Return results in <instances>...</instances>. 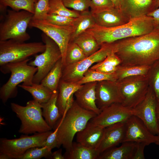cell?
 <instances>
[{
    "mask_svg": "<svg viewBox=\"0 0 159 159\" xmlns=\"http://www.w3.org/2000/svg\"><path fill=\"white\" fill-rule=\"evenodd\" d=\"M114 52L124 66L151 65L159 59V30L114 42Z\"/></svg>",
    "mask_w": 159,
    "mask_h": 159,
    "instance_id": "cell-1",
    "label": "cell"
},
{
    "mask_svg": "<svg viewBox=\"0 0 159 159\" xmlns=\"http://www.w3.org/2000/svg\"><path fill=\"white\" fill-rule=\"evenodd\" d=\"M155 30L153 18L146 16L112 27H104L96 24L86 31L92 35L101 46L122 39L146 34Z\"/></svg>",
    "mask_w": 159,
    "mask_h": 159,
    "instance_id": "cell-2",
    "label": "cell"
},
{
    "mask_svg": "<svg viewBox=\"0 0 159 159\" xmlns=\"http://www.w3.org/2000/svg\"><path fill=\"white\" fill-rule=\"evenodd\" d=\"M97 115L85 110L74 101L62 116L58 125L57 138L59 148L61 145L69 151L71 148L75 134L83 130L88 122Z\"/></svg>",
    "mask_w": 159,
    "mask_h": 159,
    "instance_id": "cell-3",
    "label": "cell"
},
{
    "mask_svg": "<svg viewBox=\"0 0 159 159\" xmlns=\"http://www.w3.org/2000/svg\"><path fill=\"white\" fill-rule=\"evenodd\" d=\"M31 59L29 58L21 62L9 63L0 66V70L3 73H11L8 81L0 88V98L4 104L9 99L16 96L17 87L19 84L23 82L22 85L29 86L33 84V77L38 68L28 64Z\"/></svg>",
    "mask_w": 159,
    "mask_h": 159,
    "instance_id": "cell-4",
    "label": "cell"
},
{
    "mask_svg": "<svg viewBox=\"0 0 159 159\" xmlns=\"http://www.w3.org/2000/svg\"><path fill=\"white\" fill-rule=\"evenodd\" d=\"M0 16V41L12 39L25 42L30 37L26 29L33 14L21 10L16 11L8 9Z\"/></svg>",
    "mask_w": 159,
    "mask_h": 159,
    "instance_id": "cell-5",
    "label": "cell"
},
{
    "mask_svg": "<svg viewBox=\"0 0 159 159\" xmlns=\"http://www.w3.org/2000/svg\"><path fill=\"white\" fill-rule=\"evenodd\" d=\"M10 107L21 121L19 132L28 135L52 130L43 118L41 104L35 100L28 101L25 106L11 102Z\"/></svg>",
    "mask_w": 159,
    "mask_h": 159,
    "instance_id": "cell-6",
    "label": "cell"
},
{
    "mask_svg": "<svg viewBox=\"0 0 159 159\" xmlns=\"http://www.w3.org/2000/svg\"><path fill=\"white\" fill-rule=\"evenodd\" d=\"M44 44L40 42L26 43L12 39L0 41V66L24 61L45 50Z\"/></svg>",
    "mask_w": 159,
    "mask_h": 159,
    "instance_id": "cell-7",
    "label": "cell"
},
{
    "mask_svg": "<svg viewBox=\"0 0 159 159\" xmlns=\"http://www.w3.org/2000/svg\"><path fill=\"white\" fill-rule=\"evenodd\" d=\"M122 99L121 104L133 108L145 97L149 88L147 75L132 76L116 81Z\"/></svg>",
    "mask_w": 159,
    "mask_h": 159,
    "instance_id": "cell-8",
    "label": "cell"
},
{
    "mask_svg": "<svg viewBox=\"0 0 159 159\" xmlns=\"http://www.w3.org/2000/svg\"><path fill=\"white\" fill-rule=\"evenodd\" d=\"M52 132L37 133L31 136L22 135L13 139L0 138V154L6 155L9 159H18L30 148L44 146L47 137Z\"/></svg>",
    "mask_w": 159,
    "mask_h": 159,
    "instance_id": "cell-9",
    "label": "cell"
},
{
    "mask_svg": "<svg viewBox=\"0 0 159 159\" xmlns=\"http://www.w3.org/2000/svg\"><path fill=\"white\" fill-rule=\"evenodd\" d=\"M41 37L45 45V49L41 54L36 55L34 59L28 63L38 68L33 80V83L36 84H40L57 62L62 58L61 51L56 43L43 33Z\"/></svg>",
    "mask_w": 159,
    "mask_h": 159,
    "instance_id": "cell-10",
    "label": "cell"
},
{
    "mask_svg": "<svg viewBox=\"0 0 159 159\" xmlns=\"http://www.w3.org/2000/svg\"><path fill=\"white\" fill-rule=\"evenodd\" d=\"M113 51H114V42L101 45L99 49L92 55L78 62L63 67L61 79L67 82H77L94 64L103 61Z\"/></svg>",
    "mask_w": 159,
    "mask_h": 159,
    "instance_id": "cell-11",
    "label": "cell"
},
{
    "mask_svg": "<svg viewBox=\"0 0 159 159\" xmlns=\"http://www.w3.org/2000/svg\"><path fill=\"white\" fill-rule=\"evenodd\" d=\"M29 27L36 28L42 31L56 43L61 52L62 62L64 66L67 49L74 31V26H58L50 23L46 20L32 19Z\"/></svg>",
    "mask_w": 159,
    "mask_h": 159,
    "instance_id": "cell-12",
    "label": "cell"
},
{
    "mask_svg": "<svg viewBox=\"0 0 159 159\" xmlns=\"http://www.w3.org/2000/svg\"><path fill=\"white\" fill-rule=\"evenodd\" d=\"M157 100L152 89L149 86L147 95L135 108L132 109V115L140 118L153 135L159 134L156 120V110Z\"/></svg>",
    "mask_w": 159,
    "mask_h": 159,
    "instance_id": "cell-13",
    "label": "cell"
},
{
    "mask_svg": "<svg viewBox=\"0 0 159 159\" xmlns=\"http://www.w3.org/2000/svg\"><path fill=\"white\" fill-rule=\"evenodd\" d=\"M132 115V110L121 103H114L101 110L100 112L90 121L105 128L114 124L126 121Z\"/></svg>",
    "mask_w": 159,
    "mask_h": 159,
    "instance_id": "cell-14",
    "label": "cell"
},
{
    "mask_svg": "<svg viewBox=\"0 0 159 159\" xmlns=\"http://www.w3.org/2000/svg\"><path fill=\"white\" fill-rule=\"evenodd\" d=\"M125 122V132L123 142L142 143H145L147 145L155 143L156 135L151 133L138 117L132 115Z\"/></svg>",
    "mask_w": 159,
    "mask_h": 159,
    "instance_id": "cell-15",
    "label": "cell"
},
{
    "mask_svg": "<svg viewBox=\"0 0 159 159\" xmlns=\"http://www.w3.org/2000/svg\"><path fill=\"white\" fill-rule=\"evenodd\" d=\"M96 103L101 110L114 103H121L122 99L116 81L97 82L95 88Z\"/></svg>",
    "mask_w": 159,
    "mask_h": 159,
    "instance_id": "cell-16",
    "label": "cell"
},
{
    "mask_svg": "<svg viewBox=\"0 0 159 159\" xmlns=\"http://www.w3.org/2000/svg\"><path fill=\"white\" fill-rule=\"evenodd\" d=\"M125 122L116 123L104 128L102 139L97 149L100 154L123 142L125 132Z\"/></svg>",
    "mask_w": 159,
    "mask_h": 159,
    "instance_id": "cell-17",
    "label": "cell"
},
{
    "mask_svg": "<svg viewBox=\"0 0 159 159\" xmlns=\"http://www.w3.org/2000/svg\"><path fill=\"white\" fill-rule=\"evenodd\" d=\"M97 82H91L82 84L74 95L76 98L75 101L80 106L97 115L101 110L96 103L95 88Z\"/></svg>",
    "mask_w": 159,
    "mask_h": 159,
    "instance_id": "cell-18",
    "label": "cell"
},
{
    "mask_svg": "<svg viewBox=\"0 0 159 159\" xmlns=\"http://www.w3.org/2000/svg\"><path fill=\"white\" fill-rule=\"evenodd\" d=\"M153 0H121L120 9L130 20L153 11Z\"/></svg>",
    "mask_w": 159,
    "mask_h": 159,
    "instance_id": "cell-19",
    "label": "cell"
},
{
    "mask_svg": "<svg viewBox=\"0 0 159 159\" xmlns=\"http://www.w3.org/2000/svg\"><path fill=\"white\" fill-rule=\"evenodd\" d=\"M104 130L89 121L83 130L76 134L77 142L88 148L97 149L102 139Z\"/></svg>",
    "mask_w": 159,
    "mask_h": 159,
    "instance_id": "cell-20",
    "label": "cell"
},
{
    "mask_svg": "<svg viewBox=\"0 0 159 159\" xmlns=\"http://www.w3.org/2000/svg\"><path fill=\"white\" fill-rule=\"evenodd\" d=\"M92 15L96 24L104 27L117 26L127 23L130 21L120 10L115 7Z\"/></svg>",
    "mask_w": 159,
    "mask_h": 159,
    "instance_id": "cell-21",
    "label": "cell"
},
{
    "mask_svg": "<svg viewBox=\"0 0 159 159\" xmlns=\"http://www.w3.org/2000/svg\"><path fill=\"white\" fill-rule=\"evenodd\" d=\"M82 85L77 82L65 81L60 80L58 86V94L57 105L62 117L67 109V107L75 92Z\"/></svg>",
    "mask_w": 159,
    "mask_h": 159,
    "instance_id": "cell-22",
    "label": "cell"
},
{
    "mask_svg": "<svg viewBox=\"0 0 159 159\" xmlns=\"http://www.w3.org/2000/svg\"><path fill=\"white\" fill-rule=\"evenodd\" d=\"M119 147H114L101 153L98 159H132L136 143H122Z\"/></svg>",
    "mask_w": 159,
    "mask_h": 159,
    "instance_id": "cell-23",
    "label": "cell"
},
{
    "mask_svg": "<svg viewBox=\"0 0 159 159\" xmlns=\"http://www.w3.org/2000/svg\"><path fill=\"white\" fill-rule=\"evenodd\" d=\"M58 90L53 92L49 99L46 102L41 104L42 115L48 125L52 129L61 117L57 105Z\"/></svg>",
    "mask_w": 159,
    "mask_h": 159,
    "instance_id": "cell-24",
    "label": "cell"
},
{
    "mask_svg": "<svg viewBox=\"0 0 159 159\" xmlns=\"http://www.w3.org/2000/svg\"><path fill=\"white\" fill-rule=\"evenodd\" d=\"M100 154L97 149L88 148L78 143L73 142L71 149L65 153V159H97Z\"/></svg>",
    "mask_w": 159,
    "mask_h": 159,
    "instance_id": "cell-25",
    "label": "cell"
},
{
    "mask_svg": "<svg viewBox=\"0 0 159 159\" xmlns=\"http://www.w3.org/2000/svg\"><path fill=\"white\" fill-rule=\"evenodd\" d=\"M73 41L79 47L86 57L95 53L101 47L95 37L87 31L80 34Z\"/></svg>",
    "mask_w": 159,
    "mask_h": 159,
    "instance_id": "cell-26",
    "label": "cell"
},
{
    "mask_svg": "<svg viewBox=\"0 0 159 159\" xmlns=\"http://www.w3.org/2000/svg\"><path fill=\"white\" fill-rule=\"evenodd\" d=\"M63 66L61 58L57 62L40 83L53 92L58 90Z\"/></svg>",
    "mask_w": 159,
    "mask_h": 159,
    "instance_id": "cell-27",
    "label": "cell"
},
{
    "mask_svg": "<svg viewBox=\"0 0 159 159\" xmlns=\"http://www.w3.org/2000/svg\"><path fill=\"white\" fill-rule=\"evenodd\" d=\"M96 24L94 18L90 11L80 13L76 18L73 24L74 31L70 42L73 41L76 37Z\"/></svg>",
    "mask_w": 159,
    "mask_h": 159,
    "instance_id": "cell-28",
    "label": "cell"
},
{
    "mask_svg": "<svg viewBox=\"0 0 159 159\" xmlns=\"http://www.w3.org/2000/svg\"><path fill=\"white\" fill-rule=\"evenodd\" d=\"M38 0H0V11L2 13L7 11L9 6L16 11L21 10L27 11L34 14V6Z\"/></svg>",
    "mask_w": 159,
    "mask_h": 159,
    "instance_id": "cell-29",
    "label": "cell"
},
{
    "mask_svg": "<svg viewBox=\"0 0 159 159\" xmlns=\"http://www.w3.org/2000/svg\"><path fill=\"white\" fill-rule=\"evenodd\" d=\"M150 65L118 66L115 72L117 81L125 78L138 75H147Z\"/></svg>",
    "mask_w": 159,
    "mask_h": 159,
    "instance_id": "cell-30",
    "label": "cell"
},
{
    "mask_svg": "<svg viewBox=\"0 0 159 159\" xmlns=\"http://www.w3.org/2000/svg\"><path fill=\"white\" fill-rule=\"evenodd\" d=\"M18 86L30 93L34 100L40 104L47 102L53 93L40 83H33L29 86L19 84Z\"/></svg>",
    "mask_w": 159,
    "mask_h": 159,
    "instance_id": "cell-31",
    "label": "cell"
},
{
    "mask_svg": "<svg viewBox=\"0 0 159 159\" xmlns=\"http://www.w3.org/2000/svg\"><path fill=\"white\" fill-rule=\"evenodd\" d=\"M103 80L116 81L115 73L112 74H105L90 68L84 73L82 79L77 83L82 85L90 82Z\"/></svg>",
    "mask_w": 159,
    "mask_h": 159,
    "instance_id": "cell-32",
    "label": "cell"
},
{
    "mask_svg": "<svg viewBox=\"0 0 159 159\" xmlns=\"http://www.w3.org/2000/svg\"><path fill=\"white\" fill-rule=\"evenodd\" d=\"M86 57L79 47L74 42H69L66 52L65 64L63 66L78 62Z\"/></svg>",
    "mask_w": 159,
    "mask_h": 159,
    "instance_id": "cell-33",
    "label": "cell"
},
{
    "mask_svg": "<svg viewBox=\"0 0 159 159\" xmlns=\"http://www.w3.org/2000/svg\"><path fill=\"white\" fill-rule=\"evenodd\" d=\"M49 14H55L74 18L79 17L80 15L79 12L67 8L62 0H49Z\"/></svg>",
    "mask_w": 159,
    "mask_h": 159,
    "instance_id": "cell-34",
    "label": "cell"
},
{
    "mask_svg": "<svg viewBox=\"0 0 159 159\" xmlns=\"http://www.w3.org/2000/svg\"><path fill=\"white\" fill-rule=\"evenodd\" d=\"M147 75L149 86L159 101V59L150 65Z\"/></svg>",
    "mask_w": 159,
    "mask_h": 159,
    "instance_id": "cell-35",
    "label": "cell"
},
{
    "mask_svg": "<svg viewBox=\"0 0 159 159\" xmlns=\"http://www.w3.org/2000/svg\"><path fill=\"white\" fill-rule=\"evenodd\" d=\"M52 150L46 146L32 147L27 150L18 159H50Z\"/></svg>",
    "mask_w": 159,
    "mask_h": 159,
    "instance_id": "cell-36",
    "label": "cell"
},
{
    "mask_svg": "<svg viewBox=\"0 0 159 159\" xmlns=\"http://www.w3.org/2000/svg\"><path fill=\"white\" fill-rule=\"evenodd\" d=\"M49 10V0H38L34 6L32 20H46Z\"/></svg>",
    "mask_w": 159,
    "mask_h": 159,
    "instance_id": "cell-37",
    "label": "cell"
},
{
    "mask_svg": "<svg viewBox=\"0 0 159 159\" xmlns=\"http://www.w3.org/2000/svg\"><path fill=\"white\" fill-rule=\"evenodd\" d=\"M115 6L110 0H91L90 8L92 14L108 10Z\"/></svg>",
    "mask_w": 159,
    "mask_h": 159,
    "instance_id": "cell-38",
    "label": "cell"
},
{
    "mask_svg": "<svg viewBox=\"0 0 159 159\" xmlns=\"http://www.w3.org/2000/svg\"><path fill=\"white\" fill-rule=\"evenodd\" d=\"M67 8H71L81 13L89 11L91 0H62Z\"/></svg>",
    "mask_w": 159,
    "mask_h": 159,
    "instance_id": "cell-39",
    "label": "cell"
},
{
    "mask_svg": "<svg viewBox=\"0 0 159 159\" xmlns=\"http://www.w3.org/2000/svg\"><path fill=\"white\" fill-rule=\"evenodd\" d=\"M76 18L55 14H48L46 20L50 23L58 26H73Z\"/></svg>",
    "mask_w": 159,
    "mask_h": 159,
    "instance_id": "cell-40",
    "label": "cell"
},
{
    "mask_svg": "<svg viewBox=\"0 0 159 159\" xmlns=\"http://www.w3.org/2000/svg\"><path fill=\"white\" fill-rule=\"evenodd\" d=\"M120 59L113 51L109 54L103 61L92 65L90 68L92 69L102 66H117L121 64Z\"/></svg>",
    "mask_w": 159,
    "mask_h": 159,
    "instance_id": "cell-41",
    "label": "cell"
},
{
    "mask_svg": "<svg viewBox=\"0 0 159 159\" xmlns=\"http://www.w3.org/2000/svg\"><path fill=\"white\" fill-rule=\"evenodd\" d=\"M57 130L55 128L54 131L48 136L44 144V146L51 150L55 148H59L57 138Z\"/></svg>",
    "mask_w": 159,
    "mask_h": 159,
    "instance_id": "cell-42",
    "label": "cell"
},
{
    "mask_svg": "<svg viewBox=\"0 0 159 159\" xmlns=\"http://www.w3.org/2000/svg\"><path fill=\"white\" fill-rule=\"evenodd\" d=\"M147 145L142 143H136V146L132 159H144V149Z\"/></svg>",
    "mask_w": 159,
    "mask_h": 159,
    "instance_id": "cell-43",
    "label": "cell"
},
{
    "mask_svg": "<svg viewBox=\"0 0 159 159\" xmlns=\"http://www.w3.org/2000/svg\"><path fill=\"white\" fill-rule=\"evenodd\" d=\"M117 67L118 66H102L96 67L92 69L105 74H112L115 72Z\"/></svg>",
    "mask_w": 159,
    "mask_h": 159,
    "instance_id": "cell-44",
    "label": "cell"
},
{
    "mask_svg": "<svg viewBox=\"0 0 159 159\" xmlns=\"http://www.w3.org/2000/svg\"><path fill=\"white\" fill-rule=\"evenodd\" d=\"M147 16L153 18L155 29L159 30V7L149 13Z\"/></svg>",
    "mask_w": 159,
    "mask_h": 159,
    "instance_id": "cell-45",
    "label": "cell"
},
{
    "mask_svg": "<svg viewBox=\"0 0 159 159\" xmlns=\"http://www.w3.org/2000/svg\"><path fill=\"white\" fill-rule=\"evenodd\" d=\"M50 159H65L64 155L62 153V150L59 149L58 150L52 153Z\"/></svg>",
    "mask_w": 159,
    "mask_h": 159,
    "instance_id": "cell-46",
    "label": "cell"
},
{
    "mask_svg": "<svg viewBox=\"0 0 159 159\" xmlns=\"http://www.w3.org/2000/svg\"><path fill=\"white\" fill-rule=\"evenodd\" d=\"M156 113L157 123L159 128V101H157L156 106Z\"/></svg>",
    "mask_w": 159,
    "mask_h": 159,
    "instance_id": "cell-47",
    "label": "cell"
},
{
    "mask_svg": "<svg viewBox=\"0 0 159 159\" xmlns=\"http://www.w3.org/2000/svg\"><path fill=\"white\" fill-rule=\"evenodd\" d=\"M113 3L115 7L120 10L121 0H110Z\"/></svg>",
    "mask_w": 159,
    "mask_h": 159,
    "instance_id": "cell-48",
    "label": "cell"
},
{
    "mask_svg": "<svg viewBox=\"0 0 159 159\" xmlns=\"http://www.w3.org/2000/svg\"><path fill=\"white\" fill-rule=\"evenodd\" d=\"M159 7V0H153V11Z\"/></svg>",
    "mask_w": 159,
    "mask_h": 159,
    "instance_id": "cell-49",
    "label": "cell"
},
{
    "mask_svg": "<svg viewBox=\"0 0 159 159\" xmlns=\"http://www.w3.org/2000/svg\"><path fill=\"white\" fill-rule=\"evenodd\" d=\"M156 140L155 143L159 145V134L156 135Z\"/></svg>",
    "mask_w": 159,
    "mask_h": 159,
    "instance_id": "cell-50",
    "label": "cell"
}]
</instances>
